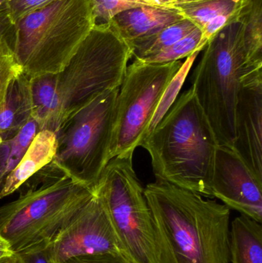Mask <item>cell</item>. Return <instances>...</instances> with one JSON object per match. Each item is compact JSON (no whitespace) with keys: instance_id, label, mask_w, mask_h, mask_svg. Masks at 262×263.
I'll list each match as a JSON object with an SVG mask.
<instances>
[{"instance_id":"obj_1","label":"cell","mask_w":262,"mask_h":263,"mask_svg":"<svg viewBox=\"0 0 262 263\" xmlns=\"http://www.w3.org/2000/svg\"><path fill=\"white\" fill-rule=\"evenodd\" d=\"M153 263H229L230 209L166 181L148 184Z\"/></svg>"},{"instance_id":"obj_2","label":"cell","mask_w":262,"mask_h":263,"mask_svg":"<svg viewBox=\"0 0 262 263\" xmlns=\"http://www.w3.org/2000/svg\"><path fill=\"white\" fill-rule=\"evenodd\" d=\"M218 144L193 89L181 94L142 142L156 180L212 197L211 185Z\"/></svg>"},{"instance_id":"obj_3","label":"cell","mask_w":262,"mask_h":263,"mask_svg":"<svg viewBox=\"0 0 262 263\" xmlns=\"http://www.w3.org/2000/svg\"><path fill=\"white\" fill-rule=\"evenodd\" d=\"M18 190L15 200L0 206V234L14 253L52 240L95 193L52 161Z\"/></svg>"},{"instance_id":"obj_4","label":"cell","mask_w":262,"mask_h":263,"mask_svg":"<svg viewBox=\"0 0 262 263\" xmlns=\"http://www.w3.org/2000/svg\"><path fill=\"white\" fill-rule=\"evenodd\" d=\"M192 75V89L209 120L218 145L232 147L235 106L243 79L262 69L248 57L244 23L234 22L218 31L205 46Z\"/></svg>"},{"instance_id":"obj_5","label":"cell","mask_w":262,"mask_h":263,"mask_svg":"<svg viewBox=\"0 0 262 263\" xmlns=\"http://www.w3.org/2000/svg\"><path fill=\"white\" fill-rule=\"evenodd\" d=\"M132 58L130 48L110 23L95 24L55 74L54 110L48 130L56 133L66 119L95 97L119 88Z\"/></svg>"},{"instance_id":"obj_6","label":"cell","mask_w":262,"mask_h":263,"mask_svg":"<svg viewBox=\"0 0 262 263\" xmlns=\"http://www.w3.org/2000/svg\"><path fill=\"white\" fill-rule=\"evenodd\" d=\"M15 23L14 57L29 78L60 72L95 25L89 0H56Z\"/></svg>"},{"instance_id":"obj_7","label":"cell","mask_w":262,"mask_h":263,"mask_svg":"<svg viewBox=\"0 0 262 263\" xmlns=\"http://www.w3.org/2000/svg\"><path fill=\"white\" fill-rule=\"evenodd\" d=\"M118 90L115 88L100 94L66 119L55 133L57 147L52 162L92 190L112 159Z\"/></svg>"},{"instance_id":"obj_8","label":"cell","mask_w":262,"mask_h":263,"mask_svg":"<svg viewBox=\"0 0 262 263\" xmlns=\"http://www.w3.org/2000/svg\"><path fill=\"white\" fill-rule=\"evenodd\" d=\"M132 158H112L95 191L103 200L123 254L133 263H153V222Z\"/></svg>"},{"instance_id":"obj_9","label":"cell","mask_w":262,"mask_h":263,"mask_svg":"<svg viewBox=\"0 0 262 263\" xmlns=\"http://www.w3.org/2000/svg\"><path fill=\"white\" fill-rule=\"evenodd\" d=\"M183 63L180 60L158 64L134 60L127 66L115 103L112 159L133 157L165 91Z\"/></svg>"},{"instance_id":"obj_10","label":"cell","mask_w":262,"mask_h":263,"mask_svg":"<svg viewBox=\"0 0 262 263\" xmlns=\"http://www.w3.org/2000/svg\"><path fill=\"white\" fill-rule=\"evenodd\" d=\"M55 263L86 255L122 252L101 197L93 196L51 240Z\"/></svg>"},{"instance_id":"obj_11","label":"cell","mask_w":262,"mask_h":263,"mask_svg":"<svg viewBox=\"0 0 262 263\" xmlns=\"http://www.w3.org/2000/svg\"><path fill=\"white\" fill-rule=\"evenodd\" d=\"M211 193L228 208L261 223L262 181L232 147H217Z\"/></svg>"},{"instance_id":"obj_12","label":"cell","mask_w":262,"mask_h":263,"mask_svg":"<svg viewBox=\"0 0 262 263\" xmlns=\"http://www.w3.org/2000/svg\"><path fill=\"white\" fill-rule=\"evenodd\" d=\"M232 148L262 181V69L243 79L235 106Z\"/></svg>"},{"instance_id":"obj_13","label":"cell","mask_w":262,"mask_h":263,"mask_svg":"<svg viewBox=\"0 0 262 263\" xmlns=\"http://www.w3.org/2000/svg\"><path fill=\"white\" fill-rule=\"evenodd\" d=\"M183 18L175 9L143 6L119 12L109 23L129 46Z\"/></svg>"},{"instance_id":"obj_14","label":"cell","mask_w":262,"mask_h":263,"mask_svg":"<svg viewBox=\"0 0 262 263\" xmlns=\"http://www.w3.org/2000/svg\"><path fill=\"white\" fill-rule=\"evenodd\" d=\"M56 147L54 132H38L20 162L5 179L0 199L15 193L31 176L50 163L55 158Z\"/></svg>"},{"instance_id":"obj_15","label":"cell","mask_w":262,"mask_h":263,"mask_svg":"<svg viewBox=\"0 0 262 263\" xmlns=\"http://www.w3.org/2000/svg\"><path fill=\"white\" fill-rule=\"evenodd\" d=\"M30 79L21 72L9 85L0 107V143L11 140L32 118Z\"/></svg>"},{"instance_id":"obj_16","label":"cell","mask_w":262,"mask_h":263,"mask_svg":"<svg viewBox=\"0 0 262 263\" xmlns=\"http://www.w3.org/2000/svg\"><path fill=\"white\" fill-rule=\"evenodd\" d=\"M229 253L232 263H262V227L241 215L230 225Z\"/></svg>"},{"instance_id":"obj_17","label":"cell","mask_w":262,"mask_h":263,"mask_svg":"<svg viewBox=\"0 0 262 263\" xmlns=\"http://www.w3.org/2000/svg\"><path fill=\"white\" fill-rule=\"evenodd\" d=\"M195 28L197 27L194 23L184 18L164 28L153 35L132 43L129 48L132 52V57L135 60H142L154 55L172 46L192 32Z\"/></svg>"},{"instance_id":"obj_18","label":"cell","mask_w":262,"mask_h":263,"mask_svg":"<svg viewBox=\"0 0 262 263\" xmlns=\"http://www.w3.org/2000/svg\"><path fill=\"white\" fill-rule=\"evenodd\" d=\"M55 74H44L30 79L32 118L39 130L49 129L54 110Z\"/></svg>"},{"instance_id":"obj_19","label":"cell","mask_w":262,"mask_h":263,"mask_svg":"<svg viewBox=\"0 0 262 263\" xmlns=\"http://www.w3.org/2000/svg\"><path fill=\"white\" fill-rule=\"evenodd\" d=\"M252 0H207L196 4L186 5L172 8L184 18L190 20L198 29L210 20L226 12H232L249 6Z\"/></svg>"},{"instance_id":"obj_20","label":"cell","mask_w":262,"mask_h":263,"mask_svg":"<svg viewBox=\"0 0 262 263\" xmlns=\"http://www.w3.org/2000/svg\"><path fill=\"white\" fill-rule=\"evenodd\" d=\"M243 23L248 57L254 63L262 64V0H252Z\"/></svg>"},{"instance_id":"obj_21","label":"cell","mask_w":262,"mask_h":263,"mask_svg":"<svg viewBox=\"0 0 262 263\" xmlns=\"http://www.w3.org/2000/svg\"><path fill=\"white\" fill-rule=\"evenodd\" d=\"M200 52L201 51H195L192 55L187 57L186 61L182 65L179 70L177 72L175 77L172 79V81L169 83L167 89H166L163 97H162L161 101H160L158 108H157L156 112H155V115H154L153 118H152V121H151L149 129L146 132L144 140L153 131V129L156 127L157 125L159 123L162 119L165 117L166 112L169 111L171 106L175 103L177 97H178V92H179L183 85L184 84V82L186 80V77H187L188 73H189V70L192 68L195 59L197 58Z\"/></svg>"},{"instance_id":"obj_22","label":"cell","mask_w":262,"mask_h":263,"mask_svg":"<svg viewBox=\"0 0 262 263\" xmlns=\"http://www.w3.org/2000/svg\"><path fill=\"white\" fill-rule=\"evenodd\" d=\"M201 40V30L198 28H195L172 46L140 61L158 64L178 61L182 59L187 58L195 51L203 50V48L200 46Z\"/></svg>"},{"instance_id":"obj_23","label":"cell","mask_w":262,"mask_h":263,"mask_svg":"<svg viewBox=\"0 0 262 263\" xmlns=\"http://www.w3.org/2000/svg\"><path fill=\"white\" fill-rule=\"evenodd\" d=\"M89 3L95 24L109 23L119 12L138 6L162 7L159 0H89Z\"/></svg>"},{"instance_id":"obj_24","label":"cell","mask_w":262,"mask_h":263,"mask_svg":"<svg viewBox=\"0 0 262 263\" xmlns=\"http://www.w3.org/2000/svg\"><path fill=\"white\" fill-rule=\"evenodd\" d=\"M39 131L38 123L33 119L31 118L22 128L21 130L9 140L10 149L5 170L6 177L20 162L29 148V145L32 143L34 138Z\"/></svg>"},{"instance_id":"obj_25","label":"cell","mask_w":262,"mask_h":263,"mask_svg":"<svg viewBox=\"0 0 262 263\" xmlns=\"http://www.w3.org/2000/svg\"><path fill=\"white\" fill-rule=\"evenodd\" d=\"M16 38V23L9 10L0 12V57H14Z\"/></svg>"},{"instance_id":"obj_26","label":"cell","mask_w":262,"mask_h":263,"mask_svg":"<svg viewBox=\"0 0 262 263\" xmlns=\"http://www.w3.org/2000/svg\"><path fill=\"white\" fill-rule=\"evenodd\" d=\"M246 6L243 9H238V10L232 11V12H226V13L221 14L212 18L209 22L201 30V40L200 43V46L204 49L205 46L207 44L209 40L217 33L218 31L230 24L234 22L238 21L243 20L244 15L247 12L249 6Z\"/></svg>"},{"instance_id":"obj_27","label":"cell","mask_w":262,"mask_h":263,"mask_svg":"<svg viewBox=\"0 0 262 263\" xmlns=\"http://www.w3.org/2000/svg\"><path fill=\"white\" fill-rule=\"evenodd\" d=\"M21 72L23 69L15 57H0V107L4 103L11 82Z\"/></svg>"},{"instance_id":"obj_28","label":"cell","mask_w":262,"mask_h":263,"mask_svg":"<svg viewBox=\"0 0 262 263\" xmlns=\"http://www.w3.org/2000/svg\"><path fill=\"white\" fill-rule=\"evenodd\" d=\"M23 263H55L51 241H43L18 252Z\"/></svg>"},{"instance_id":"obj_29","label":"cell","mask_w":262,"mask_h":263,"mask_svg":"<svg viewBox=\"0 0 262 263\" xmlns=\"http://www.w3.org/2000/svg\"><path fill=\"white\" fill-rule=\"evenodd\" d=\"M56 0H9L8 10L15 23L28 14L51 4Z\"/></svg>"},{"instance_id":"obj_30","label":"cell","mask_w":262,"mask_h":263,"mask_svg":"<svg viewBox=\"0 0 262 263\" xmlns=\"http://www.w3.org/2000/svg\"><path fill=\"white\" fill-rule=\"evenodd\" d=\"M61 263H133L123 253H100V254L86 255L69 258Z\"/></svg>"},{"instance_id":"obj_31","label":"cell","mask_w":262,"mask_h":263,"mask_svg":"<svg viewBox=\"0 0 262 263\" xmlns=\"http://www.w3.org/2000/svg\"><path fill=\"white\" fill-rule=\"evenodd\" d=\"M9 149H10L9 141L0 143V194H1L5 178H6L5 170H6V162H7L8 156H9Z\"/></svg>"},{"instance_id":"obj_32","label":"cell","mask_w":262,"mask_h":263,"mask_svg":"<svg viewBox=\"0 0 262 263\" xmlns=\"http://www.w3.org/2000/svg\"><path fill=\"white\" fill-rule=\"evenodd\" d=\"M207 0H159L162 7L172 9L178 6H186V5L196 4L203 3Z\"/></svg>"},{"instance_id":"obj_33","label":"cell","mask_w":262,"mask_h":263,"mask_svg":"<svg viewBox=\"0 0 262 263\" xmlns=\"http://www.w3.org/2000/svg\"><path fill=\"white\" fill-rule=\"evenodd\" d=\"M13 253L14 252L12 251L9 242L0 234V259L11 256Z\"/></svg>"},{"instance_id":"obj_34","label":"cell","mask_w":262,"mask_h":263,"mask_svg":"<svg viewBox=\"0 0 262 263\" xmlns=\"http://www.w3.org/2000/svg\"><path fill=\"white\" fill-rule=\"evenodd\" d=\"M0 263H23V262L18 253H14L11 256L0 259Z\"/></svg>"},{"instance_id":"obj_35","label":"cell","mask_w":262,"mask_h":263,"mask_svg":"<svg viewBox=\"0 0 262 263\" xmlns=\"http://www.w3.org/2000/svg\"><path fill=\"white\" fill-rule=\"evenodd\" d=\"M9 0H0V12L8 10Z\"/></svg>"}]
</instances>
